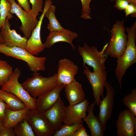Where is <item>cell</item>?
<instances>
[{
    "label": "cell",
    "mask_w": 136,
    "mask_h": 136,
    "mask_svg": "<svg viewBox=\"0 0 136 136\" xmlns=\"http://www.w3.org/2000/svg\"><path fill=\"white\" fill-rule=\"evenodd\" d=\"M127 32L126 47L123 53L117 58L115 70L116 77L120 88H122V81L127 70L136 62V21L130 27L125 28Z\"/></svg>",
    "instance_id": "6da1fadb"
},
{
    "label": "cell",
    "mask_w": 136,
    "mask_h": 136,
    "mask_svg": "<svg viewBox=\"0 0 136 136\" xmlns=\"http://www.w3.org/2000/svg\"><path fill=\"white\" fill-rule=\"evenodd\" d=\"M23 88L33 98L36 99L52 90L58 85L56 74L48 77L42 76L38 72H34L31 77H28L21 84Z\"/></svg>",
    "instance_id": "7a4b0ae2"
},
{
    "label": "cell",
    "mask_w": 136,
    "mask_h": 136,
    "mask_svg": "<svg viewBox=\"0 0 136 136\" xmlns=\"http://www.w3.org/2000/svg\"><path fill=\"white\" fill-rule=\"evenodd\" d=\"M0 53L7 56L22 60L26 62L30 70L33 72L45 70V56L38 57L29 53L25 48L17 46L8 47L0 44Z\"/></svg>",
    "instance_id": "3957f363"
},
{
    "label": "cell",
    "mask_w": 136,
    "mask_h": 136,
    "mask_svg": "<svg viewBox=\"0 0 136 136\" xmlns=\"http://www.w3.org/2000/svg\"><path fill=\"white\" fill-rule=\"evenodd\" d=\"M123 22L117 20L111 30V38L105 51V55L117 58L124 52L127 45V35Z\"/></svg>",
    "instance_id": "277c9868"
},
{
    "label": "cell",
    "mask_w": 136,
    "mask_h": 136,
    "mask_svg": "<svg viewBox=\"0 0 136 136\" xmlns=\"http://www.w3.org/2000/svg\"><path fill=\"white\" fill-rule=\"evenodd\" d=\"M108 44H106L100 51L95 46L90 47L86 43L83 47L79 45L78 50L82 59L83 66L87 64L92 67L94 72L105 70L107 57H105V52Z\"/></svg>",
    "instance_id": "5b68a950"
},
{
    "label": "cell",
    "mask_w": 136,
    "mask_h": 136,
    "mask_svg": "<svg viewBox=\"0 0 136 136\" xmlns=\"http://www.w3.org/2000/svg\"><path fill=\"white\" fill-rule=\"evenodd\" d=\"M21 74L20 70L18 67H16L9 79L2 86L1 88L16 96L29 109L36 110V99L32 97L19 82Z\"/></svg>",
    "instance_id": "8992f818"
},
{
    "label": "cell",
    "mask_w": 136,
    "mask_h": 136,
    "mask_svg": "<svg viewBox=\"0 0 136 136\" xmlns=\"http://www.w3.org/2000/svg\"><path fill=\"white\" fill-rule=\"evenodd\" d=\"M28 122L36 136H51L55 130L43 113L37 109L29 110L25 118Z\"/></svg>",
    "instance_id": "52a82bcc"
},
{
    "label": "cell",
    "mask_w": 136,
    "mask_h": 136,
    "mask_svg": "<svg viewBox=\"0 0 136 136\" xmlns=\"http://www.w3.org/2000/svg\"><path fill=\"white\" fill-rule=\"evenodd\" d=\"M84 67L83 73L91 86L94 101L98 106L101 97L103 98L104 97V88L107 82V72L105 70L92 72L88 66L85 65Z\"/></svg>",
    "instance_id": "ba28073f"
},
{
    "label": "cell",
    "mask_w": 136,
    "mask_h": 136,
    "mask_svg": "<svg viewBox=\"0 0 136 136\" xmlns=\"http://www.w3.org/2000/svg\"><path fill=\"white\" fill-rule=\"evenodd\" d=\"M52 4V0H46L45 1L43 12L39 17L38 23L32 31L30 37L28 39L25 47V49L34 56L38 55L46 48L41 39V28L45 13Z\"/></svg>",
    "instance_id": "9c48e42d"
},
{
    "label": "cell",
    "mask_w": 136,
    "mask_h": 136,
    "mask_svg": "<svg viewBox=\"0 0 136 136\" xmlns=\"http://www.w3.org/2000/svg\"><path fill=\"white\" fill-rule=\"evenodd\" d=\"M11 5L9 13L15 14L20 20L21 25L20 29L27 39L30 37L32 32L39 21L37 18L24 10L17 4L14 0H7Z\"/></svg>",
    "instance_id": "30bf717a"
},
{
    "label": "cell",
    "mask_w": 136,
    "mask_h": 136,
    "mask_svg": "<svg viewBox=\"0 0 136 136\" xmlns=\"http://www.w3.org/2000/svg\"><path fill=\"white\" fill-rule=\"evenodd\" d=\"M136 117L128 109L119 113L116 124L118 136H136Z\"/></svg>",
    "instance_id": "8fae6325"
},
{
    "label": "cell",
    "mask_w": 136,
    "mask_h": 136,
    "mask_svg": "<svg viewBox=\"0 0 136 136\" xmlns=\"http://www.w3.org/2000/svg\"><path fill=\"white\" fill-rule=\"evenodd\" d=\"M79 71L78 66L70 59L64 58L58 62L57 80L58 84L64 85L71 83Z\"/></svg>",
    "instance_id": "7c38bea8"
},
{
    "label": "cell",
    "mask_w": 136,
    "mask_h": 136,
    "mask_svg": "<svg viewBox=\"0 0 136 136\" xmlns=\"http://www.w3.org/2000/svg\"><path fill=\"white\" fill-rule=\"evenodd\" d=\"M89 104L88 100L85 99L79 103L66 107L63 123L70 125L83 124L82 119L86 116Z\"/></svg>",
    "instance_id": "4fadbf2b"
},
{
    "label": "cell",
    "mask_w": 136,
    "mask_h": 136,
    "mask_svg": "<svg viewBox=\"0 0 136 136\" xmlns=\"http://www.w3.org/2000/svg\"><path fill=\"white\" fill-rule=\"evenodd\" d=\"M66 107L60 96L55 103L43 113L55 131L60 128L64 122Z\"/></svg>",
    "instance_id": "5bb4252c"
},
{
    "label": "cell",
    "mask_w": 136,
    "mask_h": 136,
    "mask_svg": "<svg viewBox=\"0 0 136 136\" xmlns=\"http://www.w3.org/2000/svg\"><path fill=\"white\" fill-rule=\"evenodd\" d=\"M105 87L106 95L100 101L98 105L99 111L98 117L102 123L106 125L107 121L112 117L115 91L112 85L107 82Z\"/></svg>",
    "instance_id": "9a60e30c"
},
{
    "label": "cell",
    "mask_w": 136,
    "mask_h": 136,
    "mask_svg": "<svg viewBox=\"0 0 136 136\" xmlns=\"http://www.w3.org/2000/svg\"><path fill=\"white\" fill-rule=\"evenodd\" d=\"M9 20L7 18L4 26L2 27L0 32V36L4 40V44L9 47L17 46L25 48L28 39L25 37H22L15 30H11Z\"/></svg>",
    "instance_id": "2e32d148"
},
{
    "label": "cell",
    "mask_w": 136,
    "mask_h": 136,
    "mask_svg": "<svg viewBox=\"0 0 136 136\" xmlns=\"http://www.w3.org/2000/svg\"><path fill=\"white\" fill-rule=\"evenodd\" d=\"M64 85L58 84L54 89L42 94L36 99L37 110L43 113L51 107L60 96Z\"/></svg>",
    "instance_id": "e0dca14e"
},
{
    "label": "cell",
    "mask_w": 136,
    "mask_h": 136,
    "mask_svg": "<svg viewBox=\"0 0 136 136\" xmlns=\"http://www.w3.org/2000/svg\"><path fill=\"white\" fill-rule=\"evenodd\" d=\"M78 36V34L68 29L57 31L50 32L44 44L46 48H49L55 43L60 42H66L69 44L75 50L73 40Z\"/></svg>",
    "instance_id": "ac0fdd59"
},
{
    "label": "cell",
    "mask_w": 136,
    "mask_h": 136,
    "mask_svg": "<svg viewBox=\"0 0 136 136\" xmlns=\"http://www.w3.org/2000/svg\"><path fill=\"white\" fill-rule=\"evenodd\" d=\"M96 103L95 101L88 105L87 110L88 114L83 120L87 124L91 133V136H103L107 127L98 117L94 114Z\"/></svg>",
    "instance_id": "d6986e66"
},
{
    "label": "cell",
    "mask_w": 136,
    "mask_h": 136,
    "mask_svg": "<svg viewBox=\"0 0 136 136\" xmlns=\"http://www.w3.org/2000/svg\"><path fill=\"white\" fill-rule=\"evenodd\" d=\"M65 92L69 105L79 103L85 98L82 85L75 79L70 83L64 85Z\"/></svg>",
    "instance_id": "ffe728a7"
},
{
    "label": "cell",
    "mask_w": 136,
    "mask_h": 136,
    "mask_svg": "<svg viewBox=\"0 0 136 136\" xmlns=\"http://www.w3.org/2000/svg\"><path fill=\"white\" fill-rule=\"evenodd\" d=\"M27 107L17 111H14L7 107L3 121V127H14L19 122L25 118L29 110Z\"/></svg>",
    "instance_id": "44dd1931"
},
{
    "label": "cell",
    "mask_w": 136,
    "mask_h": 136,
    "mask_svg": "<svg viewBox=\"0 0 136 136\" xmlns=\"http://www.w3.org/2000/svg\"><path fill=\"white\" fill-rule=\"evenodd\" d=\"M0 98L6 104L8 108L12 110L17 111L27 107L18 97L13 94L0 88Z\"/></svg>",
    "instance_id": "7402d4cb"
},
{
    "label": "cell",
    "mask_w": 136,
    "mask_h": 136,
    "mask_svg": "<svg viewBox=\"0 0 136 136\" xmlns=\"http://www.w3.org/2000/svg\"><path fill=\"white\" fill-rule=\"evenodd\" d=\"M56 7L52 4L46 11L45 16L48 19L49 23L47 26V29L50 32L62 30L63 28L59 22L55 14Z\"/></svg>",
    "instance_id": "603a6c76"
},
{
    "label": "cell",
    "mask_w": 136,
    "mask_h": 136,
    "mask_svg": "<svg viewBox=\"0 0 136 136\" xmlns=\"http://www.w3.org/2000/svg\"><path fill=\"white\" fill-rule=\"evenodd\" d=\"M13 129L16 136H36L28 122L25 118L17 124Z\"/></svg>",
    "instance_id": "cb8c5ba5"
},
{
    "label": "cell",
    "mask_w": 136,
    "mask_h": 136,
    "mask_svg": "<svg viewBox=\"0 0 136 136\" xmlns=\"http://www.w3.org/2000/svg\"><path fill=\"white\" fill-rule=\"evenodd\" d=\"M13 71L12 67L7 61L0 58V86H2L8 80Z\"/></svg>",
    "instance_id": "d4e9b609"
},
{
    "label": "cell",
    "mask_w": 136,
    "mask_h": 136,
    "mask_svg": "<svg viewBox=\"0 0 136 136\" xmlns=\"http://www.w3.org/2000/svg\"><path fill=\"white\" fill-rule=\"evenodd\" d=\"M11 8V4L7 0H0V31L2 27L4 26L6 18L10 20L13 17L12 14L9 12Z\"/></svg>",
    "instance_id": "484cf974"
},
{
    "label": "cell",
    "mask_w": 136,
    "mask_h": 136,
    "mask_svg": "<svg viewBox=\"0 0 136 136\" xmlns=\"http://www.w3.org/2000/svg\"><path fill=\"white\" fill-rule=\"evenodd\" d=\"M83 126V124L70 125L64 123L60 129L55 131L53 136H72L78 128Z\"/></svg>",
    "instance_id": "4316f807"
},
{
    "label": "cell",
    "mask_w": 136,
    "mask_h": 136,
    "mask_svg": "<svg viewBox=\"0 0 136 136\" xmlns=\"http://www.w3.org/2000/svg\"><path fill=\"white\" fill-rule=\"evenodd\" d=\"M123 102L124 105L136 116V89L134 88L130 92L124 96Z\"/></svg>",
    "instance_id": "83f0119b"
},
{
    "label": "cell",
    "mask_w": 136,
    "mask_h": 136,
    "mask_svg": "<svg viewBox=\"0 0 136 136\" xmlns=\"http://www.w3.org/2000/svg\"><path fill=\"white\" fill-rule=\"evenodd\" d=\"M32 5V8L30 12L32 16L35 18L38 16L40 12L42 13L43 7V0H29Z\"/></svg>",
    "instance_id": "f1b7e54d"
},
{
    "label": "cell",
    "mask_w": 136,
    "mask_h": 136,
    "mask_svg": "<svg viewBox=\"0 0 136 136\" xmlns=\"http://www.w3.org/2000/svg\"><path fill=\"white\" fill-rule=\"evenodd\" d=\"M80 0L82 5V12L80 17L86 20L91 19L90 16L91 9L90 7V4L92 0Z\"/></svg>",
    "instance_id": "f546056e"
},
{
    "label": "cell",
    "mask_w": 136,
    "mask_h": 136,
    "mask_svg": "<svg viewBox=\"0 0 136 136\" xmlns=\"http://www.w3.org/2000/svg\"><path fill=\"white\" fill-rule=\"evenodd\" d=\"M124 10L126 17L130 14H132V17H136V6L132 4H129Z\"/></svg>",
    "instance_id": "4dcf8cb0"
},
{
    "label": "cell",
    "mask_w": 136,
    "mask_h": 136,
    "mask_svg": "<svg viewBox=\"0 0 136 136\" xmlns=\"http://www.w3.org/2000/svg\"><path fill=\"white\" fill-rule=\"evenodd\" d=\"M115 4L114 6L118 10H124L129 4L127 0H115Z\"/></svg>",
    "instance_id": "1f68e13d"
},
{
    "label": "cell",
    "mask_w": 136,
    "mask_h": 136,
    "mask_svg": "<svg viewBox=\"0 0 136 136\" xmlns=\"http://www.w3.org/2000/svg\"><path fill=\"white\" fill-rule=\"evenodd\" d=\"M15 136L13 127H3L0 133V136Z\"/></svg>",
    "instance_id": "d6a6232c"
},
{
    "label": "cell",
    "mask_w": 136,
    "mask_h": 136,
    "mask_svg": "<svg viewBox=\"0 0 136 136\" xmlns=\"http://www.w3.org/2000/svg\"><path fill=\"white\" fill-rule=\"evenodd\" d=\"M7 107L4 101L0 98V119L3 121L5 117L6 110Z\"/></svg>",
    "instance_id": "836d02e7"
},
{
    "label": "cell",
    "mask_w": 136,
    "mask_h": 136,
    "mask_svg": "<svg viewBox=\"0 0 136 136\" xmlns=\"http://www.w3.org/2000/svg\"><path fill=\"white\" fill-rule=\"evenodd\" d=\"M18 4L24 10L30 13L31 8L28 0H17Z\"/></svg>",
    "instance_id": "e575fe53"
},
{
    "label": "cell",
    "mask_w": 136,
    "mask_h": 136,
    "mask_svg": "<svg viewBox=\"0 0 136 136\" xmlns=\"http://www.w3.org/2000/svg\"><path fill=\"white\" fill-rule=\"evenodd\" d=\"M86 129L83 126L78 128L73 133L72 136H89Z\"/></svg>",
    "instance_id": "d590c367"
},
{
    "label": "cell",
    "mask_w": 136,
    "mask_h": 136,
    "mask_svg": "<svg viewBox=\"0 0 136 136\" xmlns=\"http://www.w3.org/2000/svg\"><path fill=\"white\" fill-rule=\"evenodd\" d=\"M129 4H132L136 6V0H127Z\"/></svg>",
    "instance_id": "8d00e7d4"
},
{
    "label": "cell",
    "mask_w": 136,
    "mask_h": 136,
    "mask_svg": "<svg viewBox=\"0 0 136 136\" xmlns=\"http://www.w3.org/2000/svg\"><path fill=\"white\" fill-rule=\"evenodd\" d=\"M3 127V121L0 119V133Z\"/></svg>",
    "instance_id": "74e56055"
},
{
    "label": "cell",
    "mask_w": 136,
    "mask_h": 136,
    "mask_svg": "<svg viewBox=\"0 0 136 136\" xmlns=\"http://www.w3.org/2000/svg\"><path fill=\"white\" fill-rule=\"evenodd\" d=\"M4 43V41L2 38V37L0 36V44Z\"/></svg>",
    "instance_id": "f35d334b"
},
{
    "label": "cell",
    "mask_w": 136,
    "mask_h": 136,
    "mask_svg": "<svg viewBox=\"0 0 136 136\" xmlns=\"http://www.w3.org/2000/svg\"><path fill=\"white\" fill-rule=\"evenodd\" d=\"M115 1V0H110V1L111 2H113V1Z\"/></svg>",
    "instance_id": "ab89813d"
}]
</instances>
